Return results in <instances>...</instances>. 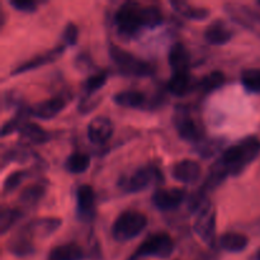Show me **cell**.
Segmentation results:
<instances>
[{"label": "cell", "instance_id": "cell-1", "mask_svg": "<svg viewBox=\"0 0 260 260\" xmlns=\"http://www.w3.org/2000/svg\"><path fill=\"white\" fill-rule=\"evenodd\" d=\"M162 23V13L156 5L127 2L114 13V24L124 37H132L142 28H156Z\"/></svg>", "mask_w": 260, "mask_h": 260}, {"label": "cell", "instance_id": "cell-2", "mask_svg": "<svg viewBox=\"0 0 260 260\" xmlns=\"http://www.w3.org/2000/svg\"><path fill=\"white\" fill-rule=\"evenodd\" d=\"M260 155V139L248 136L239 144L228 147L217 160L229 175H239Z\"/></svg>", "mask_w": 260, "mask_h": 260}, {"label": "cell", "instance_id": "cell-3", "mask_svg": "<svg viewBox=\"0 0 260 260\" xmlns=\"http://www.w3.org/2000/svg\"><path fill=\"white\" fill-rule=\"evenodd\" d=\"M109 56L114 65L123 75L135 78H146L154 74V66L147 61L137 57L134 53L118 47L117 45L109 46Z\"/></svg>", "mask_w": 260, "mask_h": 260}, {"label": "cell", "instance_id": "cell-4", "mask_svg": "<svg viewBox=\"0 0 260 260\" xmlns=\"http://www.w3.org/2000/svg\"><path fill=\"white\" fill-rule=\"evenodd\" d=\"M147 226V217L140 211H124L112 225V236L118 243H126L137 238Z\"/></svg>", "mask_w": 260, "mask_h": 260}, {"label": "cell", "instance_id": "cell-5", "mask_svg": "<svg viewBox=\"0 0 260 260\" xmlns=\"http://www.w3.org/2000/svg\"><path fill=\"white\" fill-rule=\"evenodd\" d=\"M174 251V240L167 233H156L149 235L135 250L129 260H137L140 258H152L167 259Z\"/></svg>", "mask_w": 260, "mask_h": 260}, {"label": "cell", "instance_id": "cell-6", "mask_svg": "<svg viewBox=\"0 0 260 260\" xmlns=\"http://www.w3.org/2000/svg\"><path fill=\"white\" fill-rule=\"evenodd\" d=\"M162 182V174L155 165H144L137 168L128 177L122 179V188L128 193H137L146 189L155 183Z\"/></svg>", "mask_w": 260, "mask_h": 260}, {"label": "cell", "instance_id": "cell-7", "mask_svg": "<svg viewBox=\"0 0 260 260\" xmlns=\"http://www.w3.org/2000/svg\"><path fill=\"white\" fill-rule=\"evenodd\" d=\"M223 10L233 22L260 38V12L241 3H226Z\"/></svg>", "mask_w": 260, "mask_h": 260}, {"label": "cell", "instance_id": "cell-8", "mask_svg": "<svg viewBox=\"0 0 260 260\" xmlns=\"http://www.w3.org/2000/svg\"><path fill=\"white\" fill-rule=\"evenodd\" d=\"M193 229L198 238L207 244L215 246L216 244V211L210 202L206 203L197 213Z\"/></svg>", "mask_w": 260, "mask_h": 260}, {"label": "cell", "instance_id": "cell-9", "mask_svg": "<svg viewBox=\"0 0 260 260\" xmlns=\"http://www.w3.org/2000/svg\"><path fill=\"white\" fill-rule=\"evenodd\" d=\"M174 124L178 135L185 141L200 144L201 141L205 140V129L185 109H178L174 116Z\"/></svg>", "mask_w": 260, "mask_h": 260}, {"label": "cell", "instance_id": "cell-10", "mask_svg": "<svg viewBox=\"0 0 260 260\" xmlns=\"http://www.w3.org/2000/svg\"><path fill=\"white\" fill-rule=\"evenodd\" d=\"M185 197L187 192L183 188H159L154 192L151 201L157 210L168 212L180 207Z\"/></svg>", "mask_w": 260, "mask_h": 260}, {"label": "cell", "instance_id": "cell-11", "mask_svg": "<svg viewBox=\"0 0 260 260\" xmlns=\"http://www.w3.org/2000/svg\"><path fill=\"white\" fill-rule=\"evenodd\" d=\"M7 250L9 251L12 255L19 256H28L30 254L35 253L36 246H35V239L28 234V231L24 228H20L9 240L7 241L5 245Z\"/></svg>", "mask_w": 260, "mask_h": 260}, {"label": "cell", "instance_id": "cell-12", "mask_svg": "<svg viewBox=\"0 0 260 260\" xmlns=\"http://www.w3.org/2000/svg\"><path fill=\"white\" fill-rule=\"evenodd\" d=\"M63 51H65V46L60 45V46H57V47L52 48V50L47 51V52L33 56V57H30L29 60L24 61V62L20 63L19 66H17V68L12 71V75L13 76L20 75V74L28 73V71L36 70V69L48 65V63H51V62H53V61L57 60V58L62 55Z\"/></svg>", "mask_w": 260, "mask_h": 260}, {"label": "cell", "instance_id": "cell-13", "mask_svg": "<svg viewBox=\"0 0 260 260\" xmlns=\"http://www.w3.org/2000/svg\"><path fill=\"white\" fill-rule=\"evenodd\" d=\"M86 135L91 144L103 145L108 141L113 135V123L106 116L94 117L88 124Z\"/></svg>", "mask_w": 260, "mask_h": 260}, {"label": "cell", "instance_id": "cell-14", "mask_svg": "<svg viewBox=\"0 0 260 260\" xmlns=\"http://www.w3.org/2000/svg\"><path fill=\"white\" fill-rule=\"evenodd\" d=\"M62 225V220L58 217H40L29 221L23 228L28 231L33 239H46L52 235Z\"/></svg>", "mask_w": 260, "mask_h": 260}, {"label": "cell", "instance_id": "cell-15", "mask_svg": "<svg viewBox=\"0 0 260 260\" xmlns=\"http://www.w3.org/2000/svg\"><path fill=\"white\" fill-rule=\"evenodd\" d=\"M202 174V168L200 162L190 159L180 160L175 162L172 168V175L175 180L185 184H193L197 182Z\"/></svg>", "mask_w": 260, "mask_h": 260}, {"label": "cell", "instance_id": "cell-16", "mask_svg": "<svg viewBox=\"0 0 260 260\" xmlns=\"http://www.w3.org/2000/svg\"><path fill=\"white\" fill-rule=\"evenodd\" d=\"M76 212L81 220H91L95 212V193L88 184L76 189Z\"/></svg>", "mask_w": 260, "mask_h": 260}, {"label": "cell", "instance_id": "cell-17", "mask_svg": "<svg viewBox=\"0 0 260 260\" xmlns=\"http://www.w3.org/2000/svg\"><path fill=\"white\" fill-rule=\"evenodd\" d=\"M66 101L62 96H53V98L47 99V101L36 103L35 106L29 107L28 112L29 116L36 117L40 119H51L55 118L58 113L65 109Z\"/></svg>", "mask_w": 260, "mask_h": 260}, {"label": "cell", "instance_id": "cell-18", "mask_svg": "<svg viewBox=\"0 0 260 260\" xmlns=\"http://www.w3.org/2000/svg\"><path fill=\"white\" fill-rule=\"evenodd\" d=\"M18 132L23 145H43L50 140L48 132L33 122H24Z\"/></svg>", "mask_w": 260, "mask_h": 260}, {"label": "cell", "instance_id": "cell-19", "mask_svg": "<svg viewBox=\"0 0 260 260\" xmlns=\"http://www.w3.org/2000/svg\"><path fill=\"white\" fill-rule=\"evenodd\" d=\"M168 60L174 73H189L190 53L183 43L177 42L172 46Z\"/></svg>", "mask_w": 260, "mask_h": 260}, {"label": "cell", "instance_id": "cell-20", "mask_svg": "<svg viewBox=\"0 0 260 260\" xmlns=\"http://www.w3.org/2000/svg\"><path fill=\"white\" fill-rule=\"evenodd\" d=\"M233 36V30L220 19L211 23L205 30V40L213 46L226 45L230 42Z\"/></svg>", "mask_w": 260, "mask_h": 260}, {"label": "cell", "instance_id": "cell-21", "mask_svg": "<svg viewBox=\"0 0 260 260\" xmlns=\"http://www.w3.org/2000/svg\"><path fill=\"white\" fill-rule=\"evenodd\" d=\"M170 5L178 14L190 20H205L211 14L208 8L198 7V5H193L190 3L183 2V0L170 2Z\"/></svg>", "mask_w": 260, "mask_h": 260}, {"label": "cell", "instance_id": "cell-22", "mask_svg": "<svg viewBox=\"0 0 260 260\" xmlns=\"http://www.w3.org/2000/svg\"><path fill=\"white\" fill-rule=\"evenodd\" d=\"M86 254L80 245L75 243H68L55 246L48 254L47 260H84Z\"/></svg>", "mask_w": 260, "mask_h": 260}, {"label": "cell", "instance_id": "cell-23", "mask_svg": "<svg viewBox=\"0 0 260 260\" xmlns=\"http://www.w3.org/2000/svg\"><path fill=\"white\" fill-rule=\"evenodd\" d=\"M113 102L124 108H142L146 104V96L139 90H123L114 94Z\"/></svg>", "mask_w": 260, "mask_h": 260}, {"label": "cell", "instance_id": "cell-24", "mask_svg": "<svg viewBox=\"0 0 260 260\" xmlns=\"http://www.w3.org/2000/svg\"><path fill=\"white\" fill-rule=\"evenodd\" d=\"M220 245L223 250L230 253H240L244 251L249 245V238L244 234L226 233L220 236Z\"/></svg>", "mask_w": 260, "mask_h": 260}, {"label": "cell", "instance_id": "cell-25", "mask_svg": "<svg viewBox=\"0 0 260 260\" xmlns=\"http://www.w3.org/2000/svg\"><path fill=\"white\" fill-rule=\"evenodd\" d=\"M192 76L189 73H174L168 81V90L175 96H183L192 90Z\"/></svg>", "mask_w": 260, "mask_h": 260}, {"label": "cell", "instance_id": "cell-26", "mask_svg": "<svg viewBox=\"0 0 260 260\" xmlns=\"http://www.w3.org/2000/svg\"><path fill=\"white\" fill-rule=\"evenodd\" d=\"M46 194V185L43 183L29 184L20 192L19 201L25 207H35Z\"/></svg>", "mask_w": 260, "mask_h": 260}, {"label": "cell", "instance_id": "cell-27", "mask_svg": "<svg viewBox=\"0 0 260 260\" xmlns=\"http://www.w3.org/2000/svg\"><path fill=\"white\" fill-rule=\"evenodd\" d=\"M90 167V156L84 152L71 154L65 161V169L71 174H80Z\"/></svg>", "mask_w": 260, "mask_h": 260}, {"label": "cell", "instance_id": "cell-28", "mask_svg": "<svg viewBox=\"0 0 260 260\" xmlns=\"http://www.w3.org/2000/svg\"><path fill=\"white\" fill-rule=\"evenodd\" d=\"M22 217V211L18 208L3 207L0 211V234L5 235Z\"/></svg>", "mask_w": 260, "mask_h": 260}, {"label": "cell", "instance_id": "cell-29", "mask_svg": "<svg viewBox=\"0 0 260 260\" xmlns=\"http://www.w3.org/2000/svg\"><path fill=\"white\" fill-rule=\"evenodd\" d=\"M107 80H108V73H107V71H99V73L93 74L91 76H89L83 84L85 96H91L95 91H98L99 89L103 88V86L106 85Z\"/></svg>", "mask_w": 260, "mask_h": 260}, {"label": "cell", "instance_id": "cell-30", "mask_svg": "<svg viewBox=\"0 0 260 260\" xmlns=\"http://www.w3.org/2000/svg\"><path fill=\"white\" fill-rule=\"evenodd\" d=\"M223 84H225V75L221 71H212V73L207 74V75L201 79L198 86L203 91H207L208 93V91L216 90L220 86H222Z\"/></svg>", "mask_w": 260, "mask_h": 260}, {"label": "cell", "instance_id": "cell-31", "mask_svg": "<svg viewBox=\"0 0 260 260\" xmlns=\"http://www.w3.org/2000/svg\"><path fill=\"white\" fill-rule=\"evenodd\" d=\"M241 84L251 93H260V69H248L241 74Z\"/></svg>", "mask_w": 260, "mask_h": 260}, {"label": "cell", "instance_id": "cell-32", "mask_svg": "<svg viewBox=\"0 0 260 260\" xmlns=\"http://www.w3.org/2000/svg\"><path fill=\"white\" fill-rule=\"evenodd\" d=\"M30 173L28 170H18V172L12 173V174L8 175L5 178L4 183H3V193L8 194V193H12L13 190L17 189L20 184H22L23 180L25 178L29 177Z\"/></svg>", "mask_w": 260, "mask_h": 260}, {"label": "cell", "instance_id": "cell-33", "mask_svg": "<svg viewBox=\"0 0 260 260\" xmlns=\"http://www.w3.org/2000/svg\"><path fill=\"white\" fill-rule=\"evenodd\" d=\"M222 140H203L197 144V152L205 159L212 157L222 147Z\"/></svg>", "mask_w": 260, "mask_h": 260}, {"label": "cell", "instance_id": "cell-34", "mask_svg": "<svg viewBox=\"0 0 260 260\" xmlns=\"http://www.w3.org/2000/svg\"><path fill=\"white\" fill-rule=\"evenodd\" d=\"M79 38V28L75 23L70 22L66 24L62 32L63 46H75Z\"/></svg>", "mask_w": 260, "mask_h": 260}, {"label": "cell", "instance_id": "cell-35", "mask_svg": "<svg viewBox=\"0 0 260 260\" xmlns=\"http://www.w3.org/2000/svg\"><path fill=\"white\" fill-rule=\"evenodd\" d=\"M9 5H12L15 10L23 13H35L37 10V3L33 0H9Z\"/></svg>", "mask_w": 260, "mask_h": 260}, {"label": "cell", "instance_id": "cell-36", "mask_svg": "<svg viewBox=\"0 0 260 260\" xmlns=\"http://www.w3.org/2000/svg\"><path fill=\"white\" fill-rule=\"evenodd\" d=\"M255 260H260V248L256 250V254H255Z\"/></svg>", "mask_w": 260, "mask_h": 260}, {"label": "cell", "instance_id": "cell-37", "mask_svg": "<svg viewBox=\"0 0 260 260\" xmlns=\"http://www.w3.org/2000/svg\"><path fill=\"white\" fill-rule=\"evenodd\" d=\"M255 226H256V228H258V230L260 231V220H258V221H256V223H255Z\"/></svg>", "mask_w": 260, "mask_h": 260}]
</instances>
